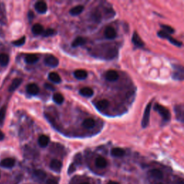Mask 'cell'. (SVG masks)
Returning <instances> with one entry per match:
<instances>
[{"instance_id": "1", "label": "cell", "mask_w": 184, "mask_h": 184, "mask_svg": "<svg viewBox=\"0 0 184 184\" xmlns=\"http://www.w3.org/2000/svg\"><path fill=\"white\" fill-rule=\"evenodd\" d=\"M154 110L157 111L159 115H160V117L163 118V120L167 122H169L171 119V115L170 111L168 109L165 108V107L160 105L158 103L155 104L154 106Z\"/></svg>"}, {"instance_id": "2", "label": "cell", "mask_w": 184, "mask_h": 184, "mask_svg": "<svg viewBox=\"0 0 184 184\" xmlns=\"http://www.w3.org/2000/svg\"><path fill=\"white\" fill-rule=\"evenodd\" d=\"M172 78L175 81H184V66L181 64H173Z\"/></svg>"}, {"instance_id": "3", "label": "cell", "mask_w": 184, "mask_h": 184, "mask_svg": "<svg viewBox=\"0 0 184 184\" xmlns=\"http://www.w3.org/2000/svg\"><path fill=\"white\" fill-rule=\"evenodd\" d=\"M158 36L160 37V38H165V39H167L169 42L172 43V44H173L174 45H175V46L177 47H181L182 45V43L180 42V41L177 40L176 39L173 38V37L171 36V35L169 34V33L165 32L164 30H160L159 31V32H158Z\"/></svg>"}, {"instance_id": "4", "label": "cell", "mask_w": 184, "mask_h": 184, "mask_svg": "<svg viewBox=\"0 0 184 184\" xmlns=\"http://www.w3.org/2000/svg\"><path fill=\"white\" fill-rule=\"evenodd\" d=\"M151 108H152V102H150L148 104V106L146 107L145 109L143 117H142V127L143 128H145L148 125L149 122H150Z\"/></svg>"}, {"instance_id": "5", "label": "cell", "mask_w": 184, "mask_h": 184, "mask_svg": "<svg viewBox=\"0 0 184 184\" xmlns=\"http://www.w3.org/2000/svg\"><path fill=\"white\" fill-rule=\"evenodd\" d=\"M174 111L177 120L184 123V104L175 105L174 107Z\"/></svg>"}, {"instance_id": "6", "label": "cell", "mask_w": 184, "mask_h": 184, "mask_svg": "<svg viewBox=\"0 0 184 184\" xmlns=\"http://www.w3.org/2000/svg\"><path fill=\"white\" fill-rule=\"evenodd\" d=\"M45 65L50 67L55 68L58 66L59 61L56 57L53 56V55H47L45 58Z\"/></svg>"}, {"instance_id": "7", "label": "cell", "mask_w": 184, "mask_h": 184, "mask_svg": "<svg viewBox=\"0 0 184 184\" xmlns=\"http://www.w3.org/2000/svg\"><path fill=\"white\" fill-rule=\"evenodd\" d=\"M62 167H63L62 162L61 160H57V159H54L50 163V168H51V170L56 173L61 172Z\"/></svg>"}, {"instance_id": "8", "label": "cell", "mask_w": 184, "mask_h": 184, "mask_svg": "<svg viewBox=\"0 0 184 184\" xmlns=\"http://www.w3.org/2000/svg\"><path fill=\"white\" fill-rule=\"evenodd\" d=\"M148 174L150 177H152V178L156 180H162L163 178V173L162 171H160V169L153 168L152 170H150L148 172Z\"/></svg>"}, {"instance_id": "9", "label": "cell", "mask_w": 184, "mask_h": 184, "mask_svg": "<svg viewBox=\"0 0 184 184\" xmlns=\"http://www.w3.org/2000/svg\"><path fill=\"white\" fill-rule=\"evenodd\" d=\"M104 36L107 39L112 40V39H115L117 37V32L112 27L108 26L104 30Z\"/></svg>"}, {"instance_id": "10", "label": "cell", "mask_w": 184, "mask_h": 184, "mask_svg": "<svg viewBox=\"0 0 184 184\" xmlns=\"http://www.w3.org/2000/svg\"><path fill=\"white\" fill-rule=\"evenodd\" d=\"M15 165V160L13 158H7L0 162V166L5 168H12Z\"/></svg>"}, {"instance_id": "11", "label": "cell", "mask_w": 184, "mask_h": 184, "mask_svg": "<svg viewBox=\"0 0 184 184\" xmlns=\"http://www.w3.org/2000/svg\"><path fill=\"white\" fill-rule=\"evenodd\" d=\"M105 78L109 81H115L119 78V74L115 70H109L105 74Z\"/></svg>"}, {"instance_id": "12", "label": "cell", "mask_w": 184, "mask_h": 184, "mask_svg": "<svg viewBox=\"0 0 184 184\" xmlns=\"http://www.w3.org/2000/svg\"><path fill=\"white\" fill-rule=\"evenodd\" d=\"M132 40V43H133V44L135 45L136 47H139V48H142V47H144L145 43H143V41L142 40V39L140 38L139 35H138L136 32H134Z\"/></svg>"}, {"instance_id": "13", "label": "cell", "mask_w": 184, "mask_h": 184, "mask_svg": "<svg viewBox=\"0 0 184 184\" xmlns=\"http://www.w3.org/2000/svg\"><path fill=\"white\" fill-rule=\"evenodd\" d=\"M35 8H36V11L40 14L45 13L47 9L46 3L43 1L38 2L36 4V5H35Z\"/></svg>"}, {"instance_id": "14", "label": "cell", "mask_w": 184, "mask_h": 184, "mask_svg": "<svg viewBox=\"0 0 184 184\" xmlns=\"http://www.w3.org/2000/svg\"><path fill=\"white\" fill-rule=\"evenodd\" d=\"M33 175L38 180V181H44V180L46 178V173L44 171L40 170V169H38V170H36L33 172Z\"/></svg>"}, {"instance_id": "15", "label": "cell", "mask_w": 184, "mask_h": 184, "mask_svg": "<svg viewBox=\"0 0 184 184\" xmlns=\"http://www.w3.org/2000/svg\"><path fill=\"white\" fill-rule=\"evenodd\" d=\"M39 87L36 84H30L27 86V92L30 95H37L39 93Z\"/></svg>"}, {"instance_id": "16", "label": "cell", "mask_w": 184, "mask_h": 184, "mask_svg": "<svg viewBox=\"0 0 184 184\" xmlns=\"http://www.w3.org/2000/svg\"><path fill=\"white\" fill-rule=\"evenodd\" d=\"M22 79L20 78H14L13 80V81L12 82L11 85L9 87V92H12L14 91H15L17 88L19 86H20V84H22Z\"/></svg>"}, {"instance_id": "17", "label": "cell", "mask_w": 184, "mask_h": 184, "mask_svg": "<svg viewBox=\"0 0 184 184\" xmlns=\"http://www.w3.org/2000/svg\"><path fill=\"white\" fill-rule=\"evenodd\" d=\"M125 150H124L123 149L119 148H113L112 150H111V155L113 157H115V158H121V157H123L125 156Z\"/></svg>"}, {"instance_id": "18", "label": "cell", "mask_w": 184, "mask_h": 184, "mask_svg": "<svg viewBox=\"0 0 184 184\" xmlns=\"http://www.w3.org/2000/svg\"><path fill=\"white\" fill-rule=\"evenodd\" d=\"M87 76H88L87 72L84 69L76 70V71L74 72V76H75L77 79H79V80L85 79V78L87 77Z\"/></svg>"}, {"instance_id": "19", "label": "cell", "mask_w": 184, "mask_h": 184, "mask_svg": "<svg viewBox=\"0 0 184 184\" xmlns=\"http://www.w3.org/2000/svg\"><path fill=\"white\" fill-rule=\"evenodd\" d=\"M95 164H96V167H98L99 168H106L107 165V161L104 158L100 156L96 159Z\"/></svg>"}, {"instance_id": "20", "label": "cell", "mask_w": 184, "mask_h": 184, "mask_svg": "<svg viewBox=\"0 0 184 184\" xmlns=\"http://www.w3.org/2000/svg\"><path fill=\"white\" fill-rule=\"evenodd\" d=\"M50 142L49 137L47 135H41L38 139V144L41 148H45L48 145Z\"/></svg>"}, {"instance_id": "21", "label": "cell", "mask_w": 184, "mask_h": 184, "mask_svg": "<svg viewBox=\"0 0 184 184\" xmlns=\"http://www.w3.org/2000/svg\"><path fill=\"white\" fill-rule=\"evenodd\" d=\"M109 102L107 99H102V100L99 101L96 104V107L99 110H104L109 107Z\"/></svg>"}, {"instance_id": "22", "label": "cell", "mask_w": 184, "mask_h": 184, "mask_svg": "<svg viewBox=\"0 0 184 184\" xmlns=\"http://www.w3.org/2000/svg\"><path fill=\"white\" fill-rule=\"evenodd\" d=\"M82 126L86 129H92L95 126V121L94 119L92 118H88L84 119L82 122Z\"/></svg>"}, {"instance_id": "23", "label": "cell", "mask_w": 184, "mask_h": 184, "mask_svg": "<svg viewBox=\"0 0 184 184\" xmlns=\"http://www.w3.org/2000/svg\"><path fill=\"white\" fill-rule=\"evenodd\" d=\"M84 6L77 5V6H76V7H73L71 10H70V14L73 16L78 15V14L82 13V12L84 11Z\"/></svg>"}, {"instance_id": "24", "label": "cell", "mask_w": 184, "mask_h": 184, "mask_svg": "<svg viewBox=\"0 0 184 184\" xmlns=\"http://www.w3.org/2000/svg\"><path fill=\"white\" fill-rule=\"evenodd\" d=\"M80 94L86 97H91L94 95V91L90 87H84L80 90Z\"/></svg>"}, {"instance_id": "25", "label": "cell", "mask_w": 184, "mask_h": 184, "mask_svg": "<svg viewBox=\"0 0 184 184\" xmlns=\"http://www.w3.org/2000/svg\"><path fill=\"white\" fill-rule=\"evenodd\" d=\"M48 78L51 81L55 83V84H59L61 81V78L58 74L55 72H51L49 73L48 75Z\"/></svg>"}, {"instance_id": "26", "label": "cell", "mask_w": 184, "mask_h": 184, "mask_svg": "<svg viewBox=\"0 0 184 184\" xmlns=\"http://www.w3.org/2000/svg\"><path fill=\"white\" fill-rule=\"evenodd\" d=\"M86 43V40L85 38H82V37H78V38H76L75 40L73 41V43H72V47H76L78 46H81V45H84Z\"/></svg>"}, {"instance_id": "27", "label": "cell", "mask_w": 184, "mask_h": 184, "mask_svg": "<svg viewBox=\"0 0 184 184\" xmlns=\"http://www.w3.org/2000/svg\"><path fill=\"white\" fill-rule=\"evenodd\" d=\"M117 55V50L115 47H111L110 49H109L107 51L106 53V58L107 59H113L115 58L116 55Z\"/></svg>"}, {"instance_id": "28", "label": "cell", "mask_w": 184, "mask_h": 184, "mask_svg": "<svg viewBox=\"0 0 184 184\" xmlns=\"http://www.w3.org/2000/svg\"><path fill=\"white\" fill-rule=\"evenodd\" d=\"M39 58L35 54H28L25 56V62L27 63H35L38 61Z\"/></svg>"}, {"instance_id": "29", "label": "cell", "mask_w": 184, "mask_h": 184, "mask_svg": "<svg viewBox=\"0 0 184 184\" xmlns=\"http://www.w3.org/2000/svg\"><path fill=\"white\" fill-rule=\"evenodd\" d=\"M53 101L58 104H63V102H64V97L60 93H55L53 96Z\"/></svg>"}, {"instance_id": "30", "label": "cell", "mask_w": 184, "mask_h": 184, "mask_svg": "<svg viewBox=\"0 0 184 184\" xmlns=\"http://www.w3.org/2000/svg\"><path fill=\"white\" fill-rule=\"evenodd\" d=\"M32 31L35 35H40L41 33H43V27L40 24H36L33 25Z\"/></svg>"}, {"instance_id": "31", "label": "cell", "mask_w": 184, "mask_h": 184, "mask_svg": "<svg viewBox=\"0 0 184 184\" xmlns=\"http://www.w3.org/2000/svg\"><path fill=\"white\" fill-rule=\"evenodd\" d=\"M9 58L7 54H6V53H2V54H0V64H1L2 66H7V64L9 63Z\"/></svg>"}, {"instance_id": "32", "label": "cell", "mask_w": 184, "mask_h": 184, "mask_svg": "<svg viewBox=\"0 0 184 184\" xmlns=\"http://www.w3.org/2000/svg\"><path fill=\"white\" fill-rule=\"evenodd\" d=\"M6 111H7V108L5 106L0 109V126L3 125L6 116Z\"/></svg>"}, {"instance_id": "33", "label": "cell", "mask_w": 184, "mask_h": 184, "mask_svg": "<svg viewBox=\"0 0 184 184\" xmlns=\"http://www.w3.org/2000/svg\"><path fill=\"white\" fill-rule=\"evenodd\" d=\"M92 17L95 22H100L101 20H102V14H101V13L98 11V10H96V11L93 12Z\"/></svg>"}, {"instance_id": "34", "label": "cell", "mask_w": 184, "mask_h": 184, "mask_svg": "<svg viewBox=\"0 0 184 184\" xmlns=\"http://www.w3.org/2000/svg\"><path fill=\"white\" fill-rule=\"evenodd\" d=\"M24 43H25V37L23 36L22 38H21L19 40L14 41L12 43H13V45H16V46H21V45H24Z\"/></svg>"}, {"instance_id": "35", "label": "cell", "mask_w": 184, "mask_h": 184, "mask_svg": "<svg viewBox=\"0 0 184 184\" xmlns=\"http://www.w3.org/2000/svg\"><path fill=\"white\" fill-rule=\"evenodd\" d=\"M55 33V31L53 30V29L49 28V29H47L46 30L43 32V36L45 37H48V36H53Z\"/></svg>"}, {"instance_id": "36", "label": "cell", "mask_w": 184, "mask_h": 184, "mask_svg": "<svg viewBox=\"0 0 184 184\" xmlns=\"http://www.w3.org/2000/svg\"><path fill=\"white\" fill-rule=\"evenodd\" d=\"M161 27H162L163 29V30H164L165 32H168V33H169V34H171V33L174 32V30H173V28H172L170 26L165 25V24H162V25H161Z\"/></svg>"}, {"instance_id": "37", "label": "cell", "mask_w": 184, "mask_h": 184, "mask_svg": "<svg viewBox=\"0 0 184 184\" xmlns=\"http://www.w3.org/2000/svg\"><path fill=\"white\" fill-rule=\"evenodd\" d=\"M46 184H58V182L55 178H49L47 180Z\"/></svg>"}, {"instance_id": "38", "label": "cell", "mask_w": 184, "mask_h": 184, "mask_svg": "<svg viewBox=\"0 0 184 184\" xmlns=\"http://www.w3.org/2000/svg\"><path fill=\"white\" fill-rule=\"evenodd\" d=\"M45 87L47 89H49V90H51V91H54L55 90L54 86H53V85H51V84H47V83L45 84Z\"/></svg>"}, {"instance_id": "39", "label": "cell", "mask_w": 184, "mask_h": 184, "mask_svg": "<svg viewBox=\"0 0 184 184\" xmlns=\"http://www.w3.org/2000/svg\"><path fill=\"white\" fill-rule=\"evenodd\" d=\"M75 170H76V168H75V167H74V165L73 164L71 165H70L69 169V173L70 174V173L74 172V171H75Z\"/></svg>"}, {"instance_id": "40", "label": "cell", "mask_w": 184, "mask_h": 184, "mask_svg": "<svg viewBox=\"0 0 184 184\" xmlns=\"http://www.w3.org/2000/svg\"><path fill=\"white\" fill-rule=\"evenodd\" d=\"M176 184H184V178H180L178 179L176 181Z\"/></svg>"}, {"instance_id": "41", "label": "cell", "mask_w": 184, "mask_h": 184, "mask_svg": "<svg viewBox=\"0 0 184 184\" xmlns=\"http://www.w3.org/2000/svg\"><path fill=\"white\" fill-rule=\"evenodd\" d=\"M4 138H5V135H4V133L0 131V141L4 140Z\"/></svg>"}, {"instance_id": "42", "label": "cell", "mask_w": 184, "mask_h": 184, "mask_svg": "<svg viewBox=\"0 0 184 184\" xmlns=\"http://www.w3.org/2000/svg\"><path fill=\"white\" fill-rule=\"evenodd\" d=\"M107 184H119L118 182H116V181H109Z\"/></svg>"}, {"instance_id": "43", "label": "cell", "mask_w": 184, "mask_h": 184, "mask_svg": "<svg viewBox=\"0 0 184 184\" xmlns=\"http://www.w3.org/2000/svg\"><path fill=\"white\" fill-rule=\"evenodd\" d=\"M81 184H89V183H87V182H84V183H81Z\"/></svg>"}, {"instance_id": "44", "label": "cell", "mask_w": 184, "mask_h": 184, "mask_svg": "<svg viewBox=\"0 0 184 184\" xmlns=\"http://www.w3.org/2000/svg\"><path fill=\"white\" fill-rule=\"evenodd\" d=\"M156 184H165V183H156Z\"/></svg>"}, {"instance_id": "45", "label": "cell", "mask_w": 184, "mask_h": 184, "mask_svg": "<svg viewBox=\"0 0 184 184\" xmlns=\"http://www.w3.org/2000/svg\"><path fill=\"white\" fill-rule=\"evenodd\" d=\"M0 176H1V175H0Z\"/></svg>"}]
</instances>
